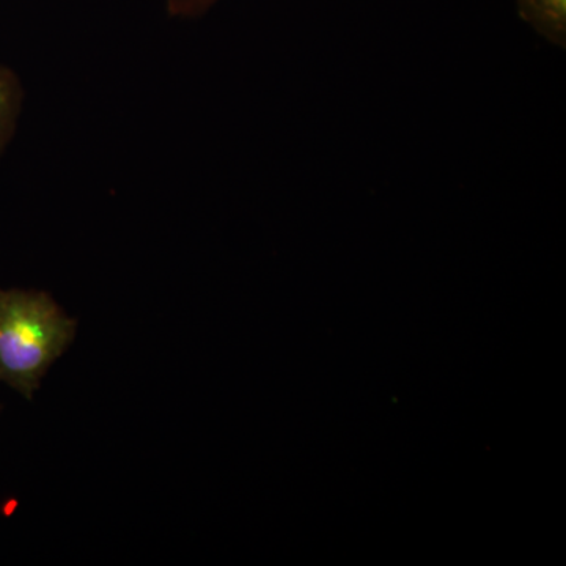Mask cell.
<instances>
[{"instance_id":"5b68a950","label":"cell","mask_w":566,"mask_h":566,"mask_svg":"<svg viewBox=\"0 0 566 566\" xmlns=\"http://www.w3.org/2000/svg\"><path fill=\"white\" fill-rule=\"evenodd\" d=\"M0 411H2V405H0Z\"/></svg>"},{"instance_id":"277c9868","label":"cell","mask_w":566,"mask_h":566,"mask_svg":"<svg viewBox=\"0 0 566 566\" xmlns=\"http://www.w3.org/2000/svg\"><path fill=\"white\" fill-rule=\"evenodd\" d=\"M219 0H167L170 17L197 18L202 17Z\"/></svg>"},{"instance_id":"7a4b0ae2","label":"cell","mask_w":566,"mask_h":566,"mask_svg":"<svg viewBox=\"0 0 566 566\" xmlns=\"http://www.w3.org/2000/svg\"><path fill=\"white\" fill-rule=\"evenodd\" d=\"M516 6L521 20L539 36L566 46V0H516Z\"/></svg>"},{"instance_id":"3957f363","label":"cell","mask_w":566,"mask_h":566,"mask_svg":"<svg viewBox=\"0 0 566 566\" xmlns=\"http://www.w3.org/2000/svg\"><path fill=\"white\" fill-rule=\"evenodd\" d=\"M24 106V87L20 76L0 63V158L13 140Z\"/></svg>"},{"instance_id":"6da1fadb","label":"cell","mask_w":566,"mask_h":566,"mask_svg":"<svg viewBox=\"0 0 566 566\" xmlns=\"http://www.w3.org/2000/svg\"><path fill=\"white\" fill-rule=\"evenodd\" d=\"M77 322L51 294L0 289V382L32 400L41 379L76 337Z\"/></svg>"}]
</instances>
